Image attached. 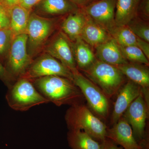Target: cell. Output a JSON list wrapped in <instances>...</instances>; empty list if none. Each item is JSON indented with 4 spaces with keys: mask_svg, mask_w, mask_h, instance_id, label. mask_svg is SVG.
Instances as JSON below:
<instances>
[{
    "mask_svg": "<svg viewBox=\"0 0 149 149\" xmlns=\"http://www.w3.org/2000/svg\"><path fill=\"white\" fill-rule=\"evenodd\" d=\"M30 80L42 95L57 106L83 103L85 99L80 89L68 78L52 75Z\"/></svg>",
    "mask_w": 149,
    "mask_h": 149,
    "instance_id": "6da1fadb",
    "label": "cell"
},
{
    "mask_svg": "<svg viewBox=\"0 0 149 149\" xmlns=\"http://www.w3.org/2000/svg\"><path fill=\"white\" fill-rule=\"evenodd\" d=\"M69 130H81L101 143L106 138V125L83 103L70 106L65 115Z\"/></svg>",
    "mask_w": 149,
    "mask_h": 149,
    "instance_id": "7a4b0ae2",
    "label": "cell"
},
{
    "mask_svg": "<svg viewBox=\"0 0 149 149\" xmlns=\"http://www.w3.org/2000/svg\"><path fill=\"white\" fill-rule=\"evenodd\" d=\"M83 71L85 77L98 86L109 99L124 84L125 76L116 66L99 60Z\"/></svg>",
    "mask_w": 149,
    "mask_h": 149,
    "instance_id": "3957f363",
    "label": "cell"
},
{
    "mask_svg": "<svg viewBox=\"0 0 149 149\" xmlns=\"http://www.w3.org/2000/svg\"><path fill=\"white\" fill-rule=\"evenodd\" d=\"M9 106L17 111H24L49 102L42 95L29 79L19 78L8 87L6 96Z\"/></svg>",
    "mask_w": 149,
    "mask_h": 149,
    "instance_id": "277c9868",
    "label": "cell"
},
{
    "mask_svg": "<svg viewBox=\"0 0 149 149\" xmlns=\"http://www.w3.org/2000/svg\"><path fill=\"white\" fill-rule=\"evenodd\" d=\"M72 81L80 89L89 107L97 117L106 119L109 113V102L102 90L79 71L73 73Z\"/></svg>",
    "mask_w": 149,
    "mask_h": 149,
    "instance_id": "5b68a950",
    "label": "cell"
},
{
    "mask_svg": "<svg viewBox=\"0 0 149 149\" xmlns=\"http://www.w3.org/2000/svg\"><path fill=\"white\" fill-rule=\"evenodd\" d=\"M27 42L26 33L15 36L13 40L6 69L13 78L21 77L32 63L31 57L27 53Z\"/></svg>",
    "mask_w": 149,
    "mask_h": 149,
    "instance_id": "8992f818",
    "label": "cell"
},
{
    "mask_svg": "<svg viewBox=\"0 0 149 149\" xmlns=\"http://www.w3.org/2000/svg\"><path fill=\"white\" fill-rule=\"evenodd\" d=\"M58 76L73 80V73L55 58L48 54L32 63L20 78L33 80L45 76Z\"/></svg>",
    "mask_w": 149,
    "mask_h": 149,
    "instance_id": "52a82bcc",
    "label": "cell"
},
{
    "mask_svg": "<svg viewBox=\"0 0 149 149\" xmlns=\"http://www.w3.org/2000/svg\"><path fill=\"white\" fill-rule=\"evenodd\" d=\"M116 0H97L86 6L84 13L88 18L107 29L109 33L116 27Z\"/></svg>",
    "mask_w": 149,
    "mask_h": 149,
    "instance_id": "ba28073f",
    "label": "cell"
},
{
    "mask_svg": "<svg viewBox=\"0 0 149 149\" xmlns=\"http://www.w3.org/2000/svg\"><path fill=\"white\" fill-rule=\"evenodd\" d=\"M148 116V102L143 91L130 104L122 117L132 127L133 134L137 138L141 139L143 137Z\"/></svg>",
    "mask_w": 149,
    "mask_h": 149,
    "instance_id": "9c48e42d",
    "label": "cell"
},
{
    "mask_svg": "<svg viewBox=\"0 0 149 149\" xmlns=\"http://www.w3.org/2000/svg\"><path fill=\"white\" fill-rule=\"evenodd\" d=\"M52 28V22L49 19L35 13L30 15L26 32L30 50L34 52L41 48Z\"/></svg>",
    "mask_w": 149,
    "mask_h": 149,
    "instance_id": "30bf717a",
    "label": "cell"
},
{
    "mask_svg": "<svg viewBox=\"0 0 149 149\" xmlns=\"http://www.w3.org/2000/svg\"><path fill=\"white\" fill-rule=\"evenodd\" d=\"M46 51L48 54L58 60L72 73L78 72L72 45L64 34L59 33L48 46Z\"/></svg>",
    "mask_w": 149,
    "mask_h": 149,
    "instance_id": "8fae6325",
    "label": "cell"
},
{
    "mask_svg": "<svg viewBox=\"0 0 149 149\" xmlns=\"http://www.w3.org/2000/svg\"><path fill=\"white\" fill-rule=\"evenodd\" d=\"M143 91L139 85L129 80L119 91L115 102L111 118V124H114L122 117L132 102L139 97Z\"/></svg>",
    "mask_w": 149,
    "mask_h": 149,
    "instance_id": "7c38bea8",
    "label": "cell"
},
{
    "mask_svg": "<svg viewBox=\"0 0 149 149\" xmlns=\"http://www.w3.org/2000/svg\"><path fill=\"white\" fill-rule=\"evenodd\" d=\"M106 138L123 149H142L134 138L130 124L122 116L111 129L107 130Z\"/></svg>",
    "mask_w": 149,
    "mask_h": 149,
    "instance_id": "4fadbf2b",
    "label": "cell"
},
{
    "mask_svg": "<svg viewBox=\"0 0 149 149\" xmlns=\"http://www.w3.org/2000/svg\"><path fill=\"white\" fill-rule=\"evenodd\" d=\"M148 66L133 62H128L116 66L124 76L142 88L147 102L148 100L149 87V70Z\"/></svg>",
    "mask_w": 149,
    "mask_h": 149,
    "instance_id": "5bb4252c",
    "label": "cell"
},
{
    "mask_svg": "<svg viewBox=\"0 0 149 149\" xmlns=\"http://www.w3.org/2000/svg\"><path fill=\"white\" fill-rule=\"evenodd\" d=\"M96 56L100 61L115 66L129 62L123 55L120 46L111 37L96 47Z\"/></svg>",
    "mask_w": 149,
    "mask_h": 149,
    "instance_id": "9a60e30c",
    "label": "cell"
},
{
    "mask_svg": "<svg viewBox=\"0 0 149 149\" xmlns=\"http://www.w3.org/2000/svg\"><path fill=\"white\" fill-rule=\"evenodd\" d=\"M110 35L107 29L87 17L80 38L88 45L96 47L109 39Z\"/></svg>",
    "mask_w": 149,
    "mask_h": 149,
    "instance_id": "2e32d148",
    "label": "cell"
},
{
    "mask_svg": "<svg viewBox=\"0 0 149 149\" xmlns=\"http://www.w3.org/2000/svg\"><path fill=\"white\" fill-rule=\"evenodd\" d=\"M141 0H116L115 12L116 27L126 25L136 17Z\"/></svg>",
    "mask_w": 149,
    "mask_h": 149,
    "instance_id": "e0dca14e",
    "label": "cell"
},
{
    "mask_svg": "<svg viewBox=\"0 0 149 149\" xmlns=\"http://www.w3.org/2000/svg\"><path fill=\"white\" fill-rule=\"evenodd\" d=\"M87 17L84 13L74 12L65 19L62 25L63 32L72 41L80 38Z\"/></svg>",
    "mask_w": 149,
    "mask_h": 149,
    "instance_id": "ac0fdd59",
    "label": "cell"
},
{
    "mask_svg": "<svg viewBox=\"0 0 149 149\" xmlns=\"http://www.w3.org/2000/svg\"><path fill=\"white\" fill-rule=\"evenodd\" d=\"M30 11L17 5L9 10L10 29L14 36L26 33Z\"/></svg>",
    "mask_w": 149,
    "mask_h": 149,
    "instance_id": "d6986e66",
    "label": "cell"
},
{
    "mask_svg": "<svg viewBox=\"0 0 149 149\" xmlns=\"http://www.w3.org/2000/svg\"><path fill=\"white\" fill-rule=\"evenodd\" d=\"M72 45L74 59L77 68L82 70L87 69L95 62V56L88 44L81 38L75 40Z\"/></svg>",
    "mask_w": 149,
    "mask_h": 149,
    "instance_id": "ffe728a7",
    "label": "cell"
},
{
    "mask_svg": "<svg viewBox=\"0 0 149 149\" xmlns=\"http://www.w3.org/2000/svg\"><path fill=\"white\" fill-rule=\"evenodd\" d=\"M67 140L71 149H100L99 142L83 130H69Z\"/></svg>",
    "mask_w": 149,
    "mask_h": 149,
    "instance_id": "44dd1931",
    "label": "cell"
},
{
    "mask_svg": "<svg viewBox=\"0 0 149 149\" xmlns=\"http://www.w3.org/2000/svg\"><path fill=\"white\" fill-rule=\"evenodd\" d=\"M39 3L40 10L53 15L64 14L77 8V6L69 0H42Z\"/></svg>",
    "mask_w": 149,
    "mask_h": 149,
    "instance_id": "7402d4cb",
    "label": "cell"
},
{
    "mask_svg": "<svg viewBox=\"0 0 149 149\" xmlns=\"http://www.w3.org/2000/svg\"><path fill=\"white\" fill-rule=\"evenodd\" d=\"M110 34L121 47L136 45L137 37L127 25L115 27Z\"/></svg>",
    "mask_w": 149,
    "mask_h": 149,
    "instance_id": "603a6c76",
    "label": "cell"
},
{
    "mask_svg": "<svg viewBox=\"0 0 149 149\" xmlns=\"http://www.w3.org/2000/svg\"><path fill=\"white\" fill-rule=\"evenodd\" d=\"M120 47L123 55L128 61L141 63L148 66L149 60L137 46H120Z\"/></svg>",
    "mask_w": 149,
    "mask_h": 149,
    "instance_id": "cb8c5ba5",
    "label": "cell"
},
{
    "mask_svg": "<svg viewBox=\"0 0 149 149\" xmlns=\"http://www.w3.org/2000/svg\"><path fill=\"white\" fill-rule=\"evenodd\" d=\"M126 25L136 37L149 43V25L145 20L136 17Z\"/></svg>",
    "mask_w": 149,
    "mask_h": 149,
    "instance_id": "d4e9b609",
    "label": "cell"
},
{
    "mask_svg": "<svg viewBox=\"0 0 149 149\" xmlns=\"http://www.w3.org/2000/svg\"><path fill=\"white\" fill-rule=\"evenodd\" d=\"M14 37L10 28L0 29V57L8 52Z\"/></svg>",
    "mask_w": 149,
    "mask_h": 149,
    "instance_id": "484cf974",
    "label": "cell"
},
{
    "mask_svg": "<svg viewBox=\"0 0 149 149\" xmlns=\"http://www.w3.org/2000/svg\"><path fill=\"white\" fill-rule=\"evenodd\" d=\"M10 28L9 10L0 2V29Z\"/></svg>",
    "mask_w": 149,
    "mask_h": 149,
    "instance_id": "4316f807",
    "label": "cell"
},
{
    "mask_svg": "<svg viewBox=\"0 0 149 149\" xmlns=\"http://www.w3.org/2000/svg\"><path fill=\"white\" fill-rule=\"evenodd\" d=\"M139 15L141 19L148 20L149 18V0H141L139 3L138 10L137 15Z\"/></svg>",
    "mask_w": 149,
    "mask_h": 149,
    "instance_id": "83f0119b",
    "label": "cell"
},
{
    "mask_svg": "<svg viewBox=\"0 0 149 149\" xmlns=\"http://www.w3.org/2000/svg\"><path fill=\"white\" fill-rule=\"evenodd\" d=\"M13 79V77L8 72L5 67L0 62V79L5 83L8 88L13 85L11 82Z\"/></svg>",
    "mask_w": 149,
    "mask_h": 149,
    "instance_id": "f1b7e54d",
    "label": "cell"
},
{
    "mask_svg": "<svg viewBox=\"0 0 149 149\" xmlns=\"http://www.w3.org/2000/svg\"><path fill=\"white\" fill-rule=\"evenodd\" d=\"M136 46L142 51L147 58L149 60V42L137 37Z\"/></svg>",
    "mask_w": 149,
    "mask_h": 149,
    "instance_id": "f546056e",
    "label": "cell"
},
{
    "mask_svg": "<svg viewBox=\"0 0 149 149\" xmlns=\"http://www.w3.org/2000/svg\"><path fill=\"white\" fill-rule=\"evenodd\" d=\"M42 0H21L18 5L30 10L34 6L39 3Z\"/></svg>",
    "mask_w": 149,
    "mask_h": 149,
    "instance_id": "4dcf8cb0",
    "label": "cell"
},
{
    "mask_svg": "<svg viewBox=\"0 0 149 149\" xmlns=\"http://www.w3.org/2000/svg\"><path fill=\"white\" fill-rule=\"evenodd\" d=\"M100 149H123L118 147L116 144L109 139H106L102 142Z\"/></svg>",
    "mask_w": 149,
    "mask_h": 149,
    "instance_id": "1f68e13d",
    "label": "cell"
},
{
    "mask_svg": "<svg viewBox=\"0 0 149 149\" xmlns=\"http://www.w3.org/2000/svg\"><path fill=\"white\" fill-rule=\"evenodd\" d=\"M21 0H0V2L9 10L14 6L19 3Z\"/></svg>",
    "mask_w": 149,
    "mask_h": 149,
    "instance_id": "d6a6232c",
    "label": "cell"
},
{
    "mask_svg": "<svg viewBox=\"0 0 149 149\" xmlns=\"http://www.w3.org/2000/svg\"><path fill=\"white\" fill-rule=\"evenodd\" d=\"M76 6H84L88 4L90 0H69Z\"/></svg>",
    "mask_w": 149,
    "mask_h": 149,
    "instance_id": "836d02e7",
    "label": "cell"
},
{
    "mask_svg": "<svg viewBox=\"0 0 149 149\" xmlns=\"http://www.w3.org/2000/svg\"></svg>",
    "mask_w": 149,
    "mask_h": 149,
    "instance_id": "e575fe53",
    "label": "cell"
}]
</instances>
